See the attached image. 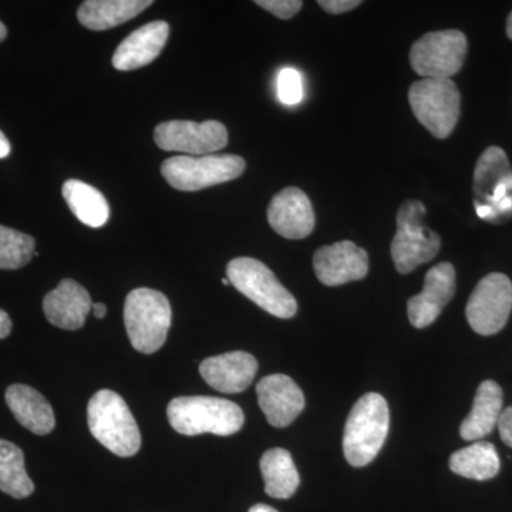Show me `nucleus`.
Wrapping results in <instances>:
<instances>
[{
  "mask_svg": "<svg viewBox=\"0 0 512 512\" xmlns=\"http://www.w3.org/2000/svg\"><path fill=\"white\" fill-rule=\"evenodd\" d=\"M507 35L512 40V12L510 13V16H508L507 20Z\"/></svg>",
  "mask_w": 512,
  "mask_h": 512,
  "instance_id": "obj_37",
  "label": "nucleus"
},
{
  "mask_svg": "<svg viewBox=\"0 0 512 512\" xmlns=\"http://www.w3.org/2000/svg\"><path fill=\"white\" fill-rule=\"evenodd\" d=\"M64 201L87 227L100 228L110 218V205L97 188L79 180H67L62 188Z\"/></svg>",
  "mask_w": 512,
  "mask_h": 512,
  "instance_id": "obj_24",
  "label": "nucleus"
},
{
  "mask_svg": "<svg viewBox=\"0 0 512 512\" xmlns=\"http://www.w3.org/2000/svg\"><path fill=\"white\" fill-rule=\"evenodd\" d=\"M390 412L379 393L360 397L350 410L343 433V453L350 466H369L389 434Z\"/></svg>",
  "mask_w": 512,
  "mask_h": 512,
  "instance_id": "obj_1",
  "label": "nucleus"
},
{
  "mask_svg": "<svg viewBox=\"0 0 512 512\" xmlns=\"http://www.w3.org/2000/svg\"><path fill=\"white\" fill-rule=\"evenodd\" d=\"M512 311V284L507 275L494 272L484 276L468 299L466 318L471 329L491 336L507 325Z\"/></svg>",
  "mask_w": 512,
  "mask_h": 512,
  "instance_id": "obj_11",
  "label": "nucleus"
},
{
  "mask_svg": "<svg viewBox=\"0 0 512 512\" xmlns=\"http://www.w3.org/2000/svg\"><path fill=\"white\" fill-rule=\"evenodd\" d=\"M92 311L97 319H103L107 315V306L104 303H93Z\"/></svg>",
  "mask_w": 512,
  "mask_h": 512,
  "instance_id": "obj_34",
  "label": "nucleus"
},
{
  "mask_svg": "<svg viewBox=\"0 0 512 512\" xmlns=\"http://www.w3.org/2000/svg\"><path fill=\"white\" fill-rule=\"evenodd\" d=\"M10 150H12V147H10L8 138L0 131V158L8 157Z\"/></svg>",
  "mask_w": 512,
  "mask_h": 512,
  "instance_id": "obj_33",
  "label": "nucleus"
},
{
  "mask_svg": "<svg viewBox=\"0 0 512 512\" xmlns=\"http://www.w3.org/2000/svg\"><path fill=\"white\" fill-rule=\"evenodd\" d=\"M259 407L276 429L291 426L305 409L301 387L286 375H271L256 384Z\"/></svg>",
  "mask_w": 512,
  "mask_h": 512,
  "instance_id": "obj_15",
  "label": "nucleus"
},
{
  "mask_svg": "<svg viewBox=\"0 0 512 512\" xmlns=\"http://www.w3.org/2000/svg\"><path fill=\"white\" fill-rule=\"evenodd\" d=\"M279 100L286 106H296L303 97L302 77L295 69L281 70L278 76Z\"/></svg>",
  "mask_w": 512,
  "mask_h": 512,
  "instance_id": "obj_28",
  "label": "nucleus"
},
{
  "mask_svg": "<svg viewBox=\"0 0 512 512\" xmlns=\"http://www.w3.org/2000/svg\"><path fill=\"white\" fill-rule=\"evenodd\" d=\"M173 312L164 293L138 288L128 293L124 303V325L137 352L151 355L163 348L171 328Z\"/></svg>",
  "mask_w": 512,
  "mask_h": 512,
  "instance_id": "obj_4",
  "label": "nucleus"
},
{
  "mask_svg": "<svg viewBox=\"0 0 512 512\" xmlns=\"http://www.w3.org/2000/svg\"><path fill=\"white\" fill-rule=\"evenodd\" d=\"M255 5L268 10L279 19H291L302 9L301 0H256Z\"/></svg>",
  "mask_w": 512,
  "mask_h": 512,
  "instance_id": "obj_29",
  "label": "nucleus"
},
{
  "mask_svg": "<svg viewBox=\"0 0 512 512\" xmlns=\"http://www.w3.org/2000/svg\"><path fill=\"white\" fill-rule=\"evenodd\" d=\"M497 427L500 430L501 440L504 441L505 446L512 448V406L503 410Z\"/></svg>",
  "mask_w": 512,
  "mask_h": 512,
  "instance_id": "obj_31",
  "label": "nucleus"
},
{
  "mask_svg": "<svg viewBox=\"0 0 512 512\" xmlns=\"http://www.w3.org/2000/svg\"><path fill=\"white\" fill-rule=\"evenodd\" d=\"M92 306L90 293L73 279H63L43 299V312L47 320L64 330L82 329Z\"/></svg>",
  "mask_w": 512,
  "mask_h": 512,
  "instance_id": "obj_18",
  "label": "nucleus"
},
{
  "mask_svg": "<svg viewBox=\"0 0 512 512\" xmlns=\"http://www.w3.org/2000/svg\"><path fill=\"white\" fill-rule=\"evenodd\" d=\"M87 423L94 439L119 457L136 456L141 434L123 397L113 390H100L87 406Z\"/></svg>",
  "mask_w": 512,
  "mask_h": 512,
  "instance_id": "obj_3",
  "label": "nucleus"
},
{
  "mask_svg": "<svg viewBox=\"0 0 512 512\" xmlns=\"http://www.w3.org/2000/svg\"><path fill=\"white\" fill-rule=\"evenodd\" d=\"M151 5V0H86L77 10V19L84 28L100 32L123 25Z\"/></svg>",
  "mask_w": 512,
  "mask_h": 512,
  "instance_id": "obj_22",
  "label": "nucleus"
},
{
  "mask_svg": "<svg viewBox=\"0 0 512 512\" xmlns=\"http://www.w3.org/2000/svg\"><path fill=\"white\" fill-rule=\"evenodd\" d=\"M424 215L426 207L417 200L404 201L397 212V232L390 251L400 274H410L439 254L441 239L424 225Z\"/></svg>",
  "mask_w": 512,
  "mask_h": 512,
  "instance_id": "obj_6",
  "label": "nucleus"
},
{
  "mask_svg": "<svg viewBox=\"0 0 512 512\" xmlns=\"http://www.w3.org/2000/svg\"><path fill=\"white\" fill-rule=\"evenodd\" d=\"M456 293V269L448 262L433 266L424 278V288L407 302V316L417 329L433 325Z\"/></svg>",
  "mask_w": 512,
  "mask_h": 512,
  "instance_id": "obj_13",
  "label": "nucleus"
},
{
  "mask_svg": "<svg viewBox=\"0 0 512 512\" xmlns=\"http://www.w3.org/2000/svg\"><path fill=\"white\" fill-rule=\"evenodd\" d=\"M227 275L229 284L276 318L291 319L298 312V302L292 293L258 259H232L227 266Z\"/></svg>",
  "mask_w": 512,
  "mask_h": 512,
  "instance_id": "obj_5",
  "label": "nucleus"
},
{
  "mask_svg": "<svg viewBox=\"0 0 512 512\" xmlns=\"http://www.w3.org/2000/svg\"><path fill=\"white\" fill-rule=\"evenodd\" d=\"M0 491L22 500L35 491L25 467V456L16 444L0 439Z\"/></svg>",
  "mask_w": 512,
  "mask_h": 512,
  "instance_id": "obj_26",
  "label": "nucleus"
},
{
  "mask_svg": "<svg viewBox=\"0 0 512 512\" xmlns=\"http://www.w3.org/2000/svg\"><path fill=\"white\" fill-rule=\"evenodd\" d=\"M504 393L500 384L485 380L478 386L473 409L460 426L461 439L480 440L493 433L503 413Z\"/></svg>",
  "mask_w": 512,
  "mask_h": 512,
  "instance_id": "obj_21",
  "label": "nucleus"
},
{
  "mask_svg": "<svg viewBox=\"0 0 512 512\" xmlns=\"http://www.w3.org/2000/svg\"><path fill=\"white\" fill-rule=\"evenodd\" d=\"M262 477H264L265 493L278 500H288L298 491L301 478L291 453L284 448H271L261 458Z\"/></svg>",
  "mask_w": 512,
  "mask_h": 512,
  "instance_id": "obj_23",
  "label": "nucleus"
},
{
  "mask_svg": "<svg viewBox=\"0 0 512 512\" xmlns=\"http://www.w3.org/2000/svg\"><path fill=\"white\" fill-rule=\"evenodd\" d=\"M245 167L244 158L234 154L177 156L164 161L161 174L175 190L194 192L237 180Z\"/></svg>",
  "mask_w": 512,
  "mask_h": 512,
  "instance_id": "obj_7",
  "label": "nucleus"
},
{
  "mask_svg": "<svg viewBox=\"0 0 512 512\" xmlns=\"http://www.w3.org/2000/svg\"><path fill=\"white\" fill-rule=\"evenodd\" d=\"M258 360L251 353L237 352L208 357L200 365L202 379L221 393H241L254 382Z\"/></svg>",
  "mask_w": 512,
  "mask_h": 512,
  "instance_id": "obj_17",
  "label": "nucleus"
},
{
  "mask_svg": "<svg viewBox=\"0 0 512 512\" xmlns=\"http://www.w3.org/2000/svg\"><path fill=\"white\" fill-rule=\"evenodd\" d=\"M362 5L360 0H320L319 6L332 15H342Z\"/></svg>",
  "mask_w": 512,
  "mask_h": 512,
  "instance_id": "obj_30",
  "label": "nucleus"
},
{
  "mask_svg": "<svg viewBox=\"0 0 512 512\" xmlns=\"http://www.w3.org/2000/svg\"><path fill=\"white\" fill-rule=\"evenodd\" d=\"M35 247V238L0 225V269L13 271L28 265L35 255Z\"/></svg>",
  "mask_w": 512,
  "mask_h": 512,
  "instance_id": "obj_27",
  "label": "nucleus"
},
{
  "mask_svg": "<svg viewBox=\"0 0 512 512\" xmlns=\"http://www.w3.org/2000/svg\"><path fill=\"white\" fill-rule=\"evenodd\" d=\"M6 36H8V29H6V26L0 22V43L6 39Z\"/></svg>",
  "mask_w": 512,
  "mask_h": 512,
  "instance_id": "obj_36",
  "label": "nucleus"
},
{
  "mask_svg": "<svg viewBox=\"0 0 512 512\" xmlns=\"http://www.w3.org/2000/svg\"><path fill=\"white\" fill-rule=\"evenodd\" d=\"M154 140L161 150L178 151L192 156H210L227 147L228 130L220 121L208 120L195 123L171 120L158 124Z\"/></svg>",
  "mask_w": 512,
  "mask_h": 512,
  "instance_id": "obj_12",
  "label": "nucleus"
},
{
  "mask_svg": "<svg viewBox=\"0 0 512 512\" xmlns=\"http://www.w3.org/2000/svg\"><path fill=\"white\" fill-rule=\"evenodd\" d=\"M10 412L25 429L37 436L52 433L56 417L45 396L26 384H12L5 394Z\"/></svg>",
  "mask_w": 512,
  "mask_h": 512,
  "instance_id": "obj_20",
  "label": "nucleus"
},
{
  "mask_svg": "<svg viewBox=\"0 0 512 512\" xmlns=\"http://www.w3.org/2000/svg\"><path fill=\"white\" fill-rule=\"evenodd\" d=\"M313 268L323 285H345L365 278L369 272V256L353 242H336L315 252Z\"/></svg>",
  "mask_w": 512,
  "mask_h": 512,
  "instance_id": "obj_14",
  "label": "nucleus"
},
{
  "mask_svg": "<svg viewBox=\"0 0 512 512\" xmlns=\"http://www.w3.org/2000/svg\"><path fill=\"white\" fill-rule=\"evenodd\" d=\"M268 221L276 234L286 239H303L315 228V212L308 195L296 187L279 191L268 207Z\"/></svg>",
  "mask_w": 512,
  "mask_h": 512,
  "instance_id": "obj_16",
  "label": "nucleus"
},
{
  "mask_svg": "<svg viewBox=\"0 0 512 512\" xmlns=\"http://www.w3.org/2000/svg\"><path fill=\"white\" fill-rule=\"evenodd\" d=\"M167 416L171 427L184 436H231L242 429L245 421L238 404L207 396L177 397L168 404Z\"/></svg>",
  "mask_w": 512,
  "mask_h": 512,
  "instance_id": "obj_2",
  "label": "nucleus"
},
{
  "mask_svg": "<svg viewBox=\"0 0 512 512\" xmlns=\"http://www.w3.org/2000/svg\"><path fill=\"white\" fill-rule=\"evenodd\" d=\"M248 512H278L271 505L255 504L254 507L249 508Z\"/></svg>",
  "mask_w": 512,
  "mask_h": 512,
  "instance_id": "obj_35",
  "label": "nucleus"
},
{
  "mask_svg": "<svg viewBox=\"0 0 512 512\" xmlns=\"http://www.w3.org/2000/svg\"><path fill=\"white\" fill-rule=\"evenodd\" d=\"M170 36V25L164 20L148 23L134 30L117 47L113 56L114 69L120 72L140 69L160 56Z\"/></svg>",
  "mask_w": 512,
  "mask_h": 512,
  "instance_id": "obj_19",
  "label": "nucleus"
},
{
  "mask_svg": "<svg viewBox=\"0 0 512 512\" xmlns=\"http://www.w3.org/2000/svg\"><path fill=\"white\" fill-rule=\"evenodd\" d=\"M222 285H225V286H228L229 285V281L227 278L225 279H222Z\"/></svg>",
  "mask_w": 512,
  "mask_h": 512,
  "instance_id": "obj_38",
  "label": "nucleus"
},
{
  "mask_svg": "<svg viewBox=\"0 0 512 512\" xmlns=\"http://www.w3.org/2000/svg\"><path fill=\"white\" fill-rule=\"evenodd\" d=\"M467 49V37L460 30L431 32L414 42L410 63L426 79H450L466 62Z\"/></svg>",
  "mask_w": 512,
  "mask_h": 512,
  "instance_id": "obj_9",
  "label": "nucleus"
},
{
  "mask_svg": "<svg viewBox=\"0 0 512 512\" xmlns=\"http://www.w3.org/2000/svg\"><path fill=\"white\" fill-rule=\"evenodd\" d=\"M474 205L490 208L494 222L511 217L512 170L503 148H487L478 158L474 173Z\"/></svg>",
  "mask_w": 512,
  "mask_h": 512,
  "instance_id": "obj_10",
  "label": "nucleus"
},
{
  "mask_svg": "<svg viewBox=\"0 0 512 512\" xmlns=\"http://www.w3.org/2000/svg\"><path fill=\"white\" fill-rule=\"evenodd\" d=\"M409 103L416 119L434 137L447 138L460 117V92L450 79H424L409 90Z\"/></svg>",
  "mask_w": 512,
  "mask_h": 512,
  "instance_id": "obj_8",
  "label": "nucleus"
},
{
  "mask_svg": "<svg viewBox=\"0 0 512 512\" xmlns=\"http://www.w3.org/2000/svg\"><path fill=\"white\" fill-rule=\"evenodd\" d=\"M10 332H12V320L8 313L0 309V340L8 338Z\"/></svg>",
  "mask_w": 512,
  "mask_h": 512,
  "instance_id": "obj_32",
  "label": "nucleus"
},
{
  "mask_svg": "<svg viewBox=\"0 0 512 512\" xmlns=\"http://www.w3.org/2000/svg\"><path fill=\"white\" fill-rule=\"evenodd\" d=\"M448 466L457 476L487 481L500 473L501 461L494 444L477 441L451 454Z\"/></svg>",
  "mask_w": 512,
  "mask_h": 512,
  "instance_id": "obj_25",
  "label": "nucleus"
}]
</instances>
